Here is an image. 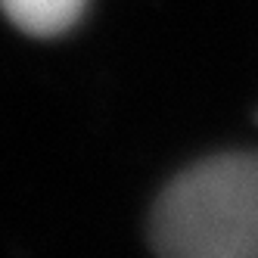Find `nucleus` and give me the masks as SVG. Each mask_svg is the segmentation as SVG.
I'll return each instance as SVG.
<instances>
[{"mask_svg": "<svg viewBox=\"0 0 258 258\" xmlns=\"http://www.w3.org/2000/svg\"><path fill=\"white\" fill-rule=\"evenodd\" d=\"M150 243L174 258H258V153L187 168L159 196Z\"/></svg>", "mask_w": 258, "mask_h": 258, "instance_id": "obj_1", "label": "nucleus"}, {"mask_svg": "<svg viewBox=\"0 0 258 258\" xmlns=\"http://www.w3.org/2000/svg\"><path fill=\"white\" fill-rule=\"evenodd\" d=\"M87 0H0L4 16L25 34L53 38L81 19Z\"/></svg>", "mask_w": 258, "mask_h": 258, "instance_id": "obj_2", "label": "nucleus"}]
</instances>
